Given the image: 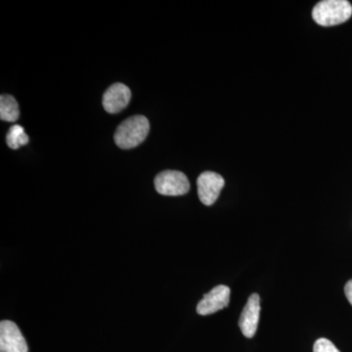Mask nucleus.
Returning <instances> with one entry per match:
<instances>
[{
	"instance_id": "nucleus-10",
	"label": "nucleus",
	"mask_w": 352,
	"mask_h": 352,
	"mask_svg": "<svg viewBox=\"0 0 352 352\" xmlns=\"http://www.w3.org/2000/svg\"><path fill=\"white\" fill-rule=\"evenodd\" d=\"M29 136L25 134L24 127L14 124L6 134V143L13 150L19 149L22 146L29 143Z\"/></svg>"
},
{
	"instance_id": "nucleus-9",
	"label": "nucleus",
	"mask_w": 352,
	"mask_h": 352,
	"mask_svg": "<svg viewBox=\"0 0 352 352\" xmlns=\"http://www.w3.org/2000/svg\"><path fill=\"white\" fill-rule=\"evenodd\" d=\"M20 117L18 102L11 95L3 94L0 97V119L4 122H17Z\"/></svg>"
},
{
	"instance_id": "nucleus-7",
	"label": "nucleus",
	"mask_w": 352,
	"mask_h": 352,
	"mask_svg": "<svg viewBox=\"0 0 352 352\" xmlns=\"http://www.w3.org/2000/svg\"><path fill=\"white\" fill-rule=\"evenodd\" d=\"M131 91L124 83H113L103 95V107L109 113H118L129 105Z\"/></svg>"
},
{
	"instance_id": "nucleus-6",
	"label": "nucleus",
	"mask_w": 352,
	"mask_h": 352,
	"mask_svg": "<svg viewBox=\"0 0 352 352\" xmlns=\"http://www.w3.org/2000/svg\"><path fill=\"white\" fill-rule=\"evenodd\" d=\"M231 291L229 287L224 285L214 287L210 293L204 296L203 300L199 302L197 305L198 314L206 315L214 314L219 310L228 307L230 302Z\"/></svg>"
},
{
	"instance_id": "nucleus-3",
	"label": "nucleus",
	"mask_w": 352,
	"mask_h": 352,
	"mask_svg": "<svg viewBox=\"0 0 352 352\" xmlns=\"http://www.w3.org/2000/svg\"><path fill=\"white\" fill-rule=\"evenodd\" d=\"M155 188L164 196H182L188 193L190 183L182 171L164 170L155 178Z\"/></svg>"
},
{
	"instance_id": "nucleus-12",
	"label": "nucleus",
	"mask_w": 352,
	"mask_h": 352,
	"mask_svg": "<svg viewBox=\"0 0 352 352\" xmlns=\"http://www.w3.org/2000/svg\"><path fill=\"white\" fill-rule=\"evenodd\" d=\"M344 294L349 303L352 305V279L351 281L347 282L346 287H344Z\"/></svg>"
},
{
	"instance_id": "nucleus-4",
	"label": "nucleus",
	"mask_w": 352,
	"mask_h": 352,
	"mask_svg": "<svg viewBox=\"0 0 352 352\" xmlns=\"http://www.w3.org/2000/svg\"><path fill=\"white\" fill-rule=\"evenodd\" d=\"M224 184L226 182L219 173L214 171H206L201 173L197 180L198 195L201 203L206 206L214 205L219 199Z\"/></svg>"
},
{
	"instance_id": "nucleus-5",
	"label": "nucleus",
	"mask_w": 352,
	"mask_h": 352,
	"mask_svg": "<svg viewBox=\"0 0 352 352\" xmlns=\"http://www.w3.org/2000/svg\"><path fill=\"white\" fill-rule=\"evenodd\" d=\"M27 342L20 329L12 321L0 323V352H28Z\"/></svg>"
},
{
	"instance_id": "nucleus-11",
	"label": "nucleus",
	"mask_w": 352,
	"mask_h": 352,
	"mask_svg": "<svg viewBox=\"0 0 352 352\" xmlns=\"http://www.w3.org/2000/svg\"><path fill=\"white\" fill-rule=\"evenodd\" d=\"M314 352H340L339 349L336 347L331 340L327 339L317 340L314 346Z\"/></svg>"
},
{
	"instance_id": "nucleus-2",
	"label": "nucleus",
	"mask_w": 352,
	"mask_h": 352,
	"mask_svg": "<svg viewBox=\"0 0 352 352\" xmlns=\"http://www.w3.org/2000/svg\"><path fill=\"white\" fill-rule=\"evenodd\" d=\"M352 15V6L346 0H324L312 11V18L322 27H332L346 22Z\"/></svg>"
},
{
	"instance_id": "nucleus-1",
	"label": "nucleus",
	"mask_w": 352,
	"mask_h": 352,
	"mask_svg": "<svg viewBox=\"0 0 352 352\" xmlns=\"http://www.w3.org/2000/svg\"><path fill=\"white\" fill-rule=\"evenodd\" d=\"M150 131L149 120L144 116H133L118 126L116 131L115 142L122 149H132L138 147L148 136Z\"/></svg>"
},
{
	"instance_id": "nucleus-8",
	"label": "nucleus",
	"mask_w": 352,
	"mask_h": 352,
	"mask_svg": "<svg viewBox=\"0 0 352 352\" xmlns=\"http://www.w3.org/2000/svg\"><path fill=\"white\" fill-rule=\"evenodd\" d=\"M259 314H261V298L258 294H252L240 316L239 326L245 338L254 337L258 330Z\"/></svg>"
}]
</instances>
